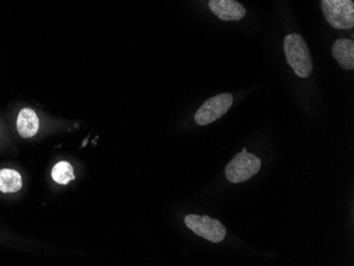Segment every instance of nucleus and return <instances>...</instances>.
I'll return each instance as SVG.
<instances>
[{"label": "nucleus", "mask_w": 354, "mask_h": 266, "mask_svg": "<svg viewBox=\"0 0 354 266\" xmlns=\"http://www.w3.org/2000/svg\"><path fill=\"white\" fill-rule=\"evenodd\" d=\"M322 12L328 23L336 29L354 26V3L352 0H322Z\"/></svg>", "instance_id": "obj_3"}, {"label": "nucleus", "mask_w": 354, "mask_h": 266, "mask_svg": "<svg viewBox=\"0 0 354 266\" xmlns=\"http://www.w3.org/2000/svg\"><path fill=\"white\" fill-rule=\"evenodd\" d=\"M23 187L21 174L15 170H0V192L16 193Z\"/></svg>", "instance_id": "obj_9"}, {"label": "nucleus", "mask_w": 354, "mask_h": 266, "mask_svg": "<svg viewBox=\"0 0 354 266\" xmlns=\"http://www.w3.org/2000/svg\"><path fill=\"white\" fill-rule=\"evenodd\" d=\"M16 128L23 138H32L40 130V119L33 109H21L17 117Z\"/></svg>", "instance_id": "obj_7"}, {"label": "nucleus", "mask_w": 354, "mask_h": 266, "mask_svg": "<svg viewBox=\"0 0 354 266\" xmlns=\"http://www.w3.org/2000/svg\"><path fill=\"white\" fill-rule=\"evenodd\" d=\"M333 56L340 67L346 70L354 69V43L348 38H340L332 48Z\"/></svg>", "instance_id": "obj_8"}, {"label": "nucleus", "mask_w": 354, "mask_h": 266, "mask_svg": "<svg viewBox=\"0 0 354 266\" xmlns=\"http://www.w3.org/2000/svg\"><path fill=\"white\" fill-rule=\"evenodd\" d=\"M52 179L58 185H68L76 179L74 168L68 162H60L54 166L52 171Z\"/></svg>", "instance_id": "obj_10"}, {"label": "nucleus", "mask_w": 354, "mask_h": 266, "mask_svg": "<svg viewBox=\"0 0 354 266\" xmlns=\"http://www.w3.org/2000/svg\"><path fill=\"white\" fill-rule=\"evenodd\" d=\"M262 162L254 154L238 153L234 159L227 164L225 169L226 179L232 184L244 183L255 176L261 169Z\"/></svg>", "instance_id": "obj_2"}, {"label": "nucleus", "mask_w": 354, "mask_h": 266, "mask_svg": "<svg viewBox=\"0 0 354 266\" xmlns=\"http://www.w3.org/2000/svg\"><path fill=\"white\" fill-rule=\"evenodd\" d=\"M247 152V148H244L243 150H242V153H246Z\"/></svg>", "instance_id": "obj_11"}, {"label": "nucleus", "mask_w": 354, "mask_h": 266, "mask_svg": "<svg viewBox=\"0 0 354 266\" xmlns=\"http://www.w3.org/2000/svg\"><path fill=\"white\" fill-rule=\"evenodd\" d=\"M234 102L230 93H221L205 101L195 113V122L199 125H207L224 116Z\"/></svg>", "instance_id": "obj_5"}, {"label": "nucleus", "mask_w": 354, "mask_h": 266, "mask_svg": "<svg viewBox=\"0 0 354 266\" xmlns=\"http://www.w3.org/2000/svg\"><path fill=\"white\" fill-rule=\"evenodd\" d=\"M186 226L201 238L206 239L212 243H220L226 236L224 225L208 215L189 214L185 218Z\"/></svg>", "instance_id": "obj_4"}, {"label": "nucleus", "mask_w": 354, "mask_h": 266, "mask_svg": "<svg viewBox=\"0 0 354 266\" xmlns=\"http://www.w3.org/2000/svg\"><path fill=\"white\" fill-rule=\"evenodd\" d=\"M209 8L222 21H241L246 14V10L236 0H210Z\"/></svg>", "instance_id": "obj_6"}, {"label": "nucleus", "mask_w": 354, "mask_h": 266, "mask_svg": "<svg viewBox=\"0 0 354 266\" xmlns=\"http://www.w3.org/2000/svg\"><path fill=\"white\" fill-rule=\"evenodd\" d=\"M285 52L289 65L299 78H308L312 74L313 62L306 41L297 33L285 38Z\"/></svg>", "instance_id": "obj_1"}]
</instances>
